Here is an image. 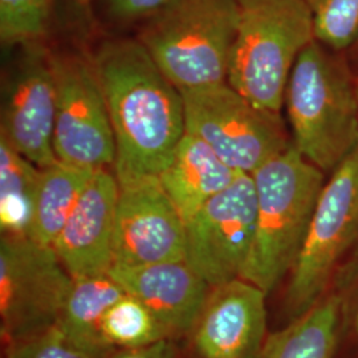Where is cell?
Returning a JSON list of instances; mask_svg holds the SVG:
<instances>
[{"label": "cell", "mask_w": 358, "mask_h": 358, "mask_svg": "<svg viewBox=\"0 0 358 358\" xmlns=\"http://www.w3.org/2000/svg\"><path fill=\"white\" fill-rule=\"evenodd\" d=\"M93 64L115 133L118 185L159 178L186 133L180 92L137 38L105 40Z\"/></svg>", "instance_id": "cell-1"}, {"label": "cell", "mask_w": 358, "mask_h": 358, "mask_svg": "<svg viewBox=\"0 0 358 358\" xmlns=\"http://www.w3.org/2000/svg\"><path fill=\"white\" fill-rule=\"evenodd\" d=\"M251 176L256 192L255 236L241 279L269 294L300 255L325 173L291 145Z\"/></svg>", "instance_id": "cell-2"}, {"label": "cell", "mask_w": 358, "mask_h": 358, "mask_svg": "<svg viewBox=\"0 0 358 358\" xmlns=\"http://www.w3.org/2000/svg\"><path fill=\"white\" fill-rule=\"evenodd\" d=\"M294 148L332 173L358 145V90L345 66L313 40L294 63L285 90Z\"/></svg>", "instance_id": "cell-3"}, {"label": "cell", "mask_w": 358, "mask_h": 358, "mask_svg": "<svg viewBox=\"0 0 358 358\" xmlns=\"http://www.w3.org/2000/svg\"><path fill=\"white\" fill-rule=\"evenodd\" d=\"M238 27L227 83L251 103L280 113L300 53L316 40L304 0H236Z\"/></svg>", "instance_id": "cell-4"}, {"label": "cell", "mask_w": 358, "mask_h": 358, "mask_svg": "<svg viewBox=\"0 0 358 358\" xmlns=\"http://www.w3.org/2000/svg\"><path fill=\"white\" fill-rule=\"evenodd\" d=\"M236 0H170L137 38L178 90L227 83Z\"/></svg>", "instance_id": "cell-5"}, {"label": "cell", "mask_w": 358, "mask_h": 358, "mask_svg": "<svg viewBox=\"0 0 358 358\" xmlns=\"http://www.w3.org/2000/svg\"><path fill=\"white\" fill-rule=\"evenodd\" d=\"M179 92L186 131L239 173L252 174L291 146L280 113L259 108L229 83Z\"/></svg>", "instance_id": "cell-6"}, {"label": "cell", "mask_w": 358, "mask_h": 358, "mask_svg": "<svg viewBox=\"0 0 358 358\" xmlns=\"http://www.w3.org/2000/svg\"><path fill=\"white\" fill-rule=\"evenodd\" d=\"M357 242L358 145L322 186L285 294L292 319L329 289L336 267Z\"/></svg>", "instance_id": "cell-7"}, {"label": "cell", "mask_w": 358, "mask_h": 358, "mask_svg": "<svg viewBox=\"0 0 358 358\" xmlns=\"http://www.w3.org/2000/svg\"><path fill=\"white\" fill-rule=\"evenodd\" d=\"M73 284L52 245L27 235H1L0 333L6 344L57 325Z\"/></svg>", "instance_id": "cell-8"}, {"label": "cell", "mask_w": 358, "mask_h": 358, "mask_svg": "<svg viewBox=\"0 0 358 358\" xmlns=\"http://www.w3.org/2000/svg\"><path fill=\"white\" fill-rule=\"evenodd\" d=\"M56 85L53 148L60 162L83 169L113 167L115 133L93 62L51 53Z\"/></svg>", "instance_id": "cell-9"}, {"label": "cell", "mask_w": 358, "mask_h": 358, "mask_svg": "<svg viewBox=\"0 0 358 358\" xmlns=\"http://www.w3.org/2000/svg\"><path fill=\"white\" fill-rule=\"evenodd\" d=\"M255 226V183L242 173L186 222L185 260L211 287L239 279Z\"/></svg>", "instance_id": "cell-10"}, {"label": "cell", "mask_w": 358, "mask_h": 358, "mask_svg": "<svg viewBox=\"0 0 358 358\" xmlns=\"http://www.w3.org/2000/svg\"><path fill=\"white\" fill-rule=\"evenodd\" d=\"M56 85L51 52L41 44L22 47L8 76L0 134L38 167L57 162L53 148Z\"/></svg>", "instance_id": "cell-11"}, {"label": "cell", "mask_w": 358, "mask_h": 358, "mask_svg": "<svg viewBox=\"0 0 358 358\" xmlns=\"http://www.w3.org/2000/svg\"><path fill=\"white\" fill-rule=\"evenodd\" d=\"M186 223L159 178L120 186L113 266H146L185 259Z\"/></svg>", "instance_id": "cell-12"}, {"label": "cell", "mask_w": 358, "mask_h": 358, "mask_svg": "<svg viewBox=\"0 0 358 358\" xmlns=\"http://www.w3.org/2000/svg\"><path fill=\"white\" fill-rule=\"evenodd\" d=\"M267 292L235 279L211 288L189 334L196 358H256L267 338Z\"/></svg>", "instance_id": "cell-13"}, {"label": "cell", "mask_w": 358, "mask_h": 358, "mask_svg": "<svg viewBox=\"0 0 358 358\" xmlns=\"http://www.w3.org/2000/svg\"><path fill=\"white\" fill-rule=\"evenodd\" d=\"M118 194L115 173L97 169L52 244L72 278L108 275L113 267Z\"/></svg>", "instance_id": "cell-14"}, {"label": "cell", "mask_w": 358, "mask_h": 358, "mask_svg": "<svg viewBox=\"0 0 358 358\" xmlns=\"http://www.w3.org/2000/svg\"><path fill=\"white\" fill-rule=\"evenodd\" d=\"M109 275L150 309L170 338L192 332L213 288L185 259L136 267L113 266Z\"/></svg>", "instance_id": "cell-15"}, {"label": "cell", "mask_w": 358, "mask_h": 358, "mask_svg": "<svg viewBox=\"0 0 358 358\" xmlns=\"http://www.w3.org/2000/svg\"><path fill=\"white\" fill-rule=\"evenodd\" d=\"M241 174L207 143L186 131L159 182L186 223Z\"/></svg>", "instance_id": "cell-16"}, {"label": "cell", "mask_w": 358, "mask_h": 358, "mask_svg": "<svg viewBox=\"0 0 358 358\" xmlns=\"http://www.w3.org/2000/svg\"><path fill=\"white\" fill-rule=\"evenodd\" d=\"M344 309L345 294L328 289L287 327L268 334L256 358H333Z\"/></svg>", "instance_id": "cell-17"}, {"label": "cell", "mask_w": 358, "mask_h": 358, "mask_svg": "<svg viewBox=\"0 0 358 358\" xmlns=\"http://www.w3.org/2000/svg\"><path fill=\"white\" fill-rule=\"evenodd\" d=\"M127 294L108 275L73 278L57 328L81 350L97 358L113 355L103 333V321L108 309Z\"/></svg>", "instance_id": "cell-18"}, {"label": "cell", "mask_w": 358, "mask_h": 358, "mask_svg": "<svg viewBox=\"0 0 358 358\" xmlns=\"http://www.w3.org/2000/svg\"><path fill=\"white\" fill-rule=\"evenodd\" d=\"M94 171L60 161L40 167L27 236L52 245Z\"/></svg>", "instance_id": "cell-19"}, {"label": "cell", "mask_w": 358, "mask_h": 358, "mask_svg": "<svg viewBox=\"0 0 358 358\" xmlns=\"http://www.w3.org/2000/svg\"><path fill=\"white\" fill-rule=\"evenodd\" d=\"M40 167L19 153L0 134V229L1 235H27Z\"/></svg>", "instance_id": "cell-20"}, {"label": "cell", "mask_w": 358, "mask_h": 358, "mask_svg": "<svg viewBox=\"0 0 358 358\" xmlns=\"http://www.w3.org/2000/svg\"><path fill=\"white\" fill-rule=\"evenodd\" d=\"M103 333L113 349H137L171 340L150 309L129 294L117 300L105 313Z\"/></svg>", "instance_id": "cell-21"}, {"label": "cell", "mask_w": 358, "mask_h": 358, "mask_svg": "<svg viewBox=\"0 0 358 358\" xmlns=\"http://www.w3.org/2000/svg\"><path fill=\"white\" fill-rule=\"evenodd\" d=\"M56 0H0L3 45L41 44L51 32Z\"/></svg>", "instance_id": "cell-22"}, {"label": "cell", "mask_w": 358, "mask_h": 358, "mask_svg": "<svg viewBox=\"0 0 358 358\" xmlns=\"http://www.w3.org/2000/svg\"><path fill=\"white\" fill-rule=\"evenodd\" d=\"M321 45L341 51L358 43V0H304Z\"/></svg>", "instance_id": "cell-23"}, {"label": "cell", "mask_w": 358, "mask_h": 358, "mask_svg": "<svg viewBox=\"0 0 358 358\" xmlns=\"http://www.w3.org/2000/svg\"><path fill=\"white\" fill-rule=\"evenodd\" d=\"M6 345V358H97L72 344L57 327Z\"/></svg>", "instance_id": "cell-24"}, {"label": "cell", "mask_w": 358, "mask_h": 358, "mask_svg": "<svg viewBox=\"0 0 358 358\" xmlns=\"http://www.w3.org/2000/svg\"><path fill=\"white\" fill-rule=\"evenodd\" d=\"M170 0H93V13L110 26L143 24Z\"/></svg>", "instance_id": "cell-25"}, {"label": "cell", "mask_w": 358, "mask_h": 358, "mask_svg": "<svg viewBox=\"0 0 358 358\" xmlns=\"http://www.w3.org/2000/svg\"><path fill=\"white\" fill-rule=\"evenodd\" d=\"M178 350L171 340L137 349H121L108 358H177Z\"/></svg>", "instance_id": "cell-26"}, {"label": "cell", "mask_w": 358, "mask_h": 358, "mask_svg": "<svg viewBox=\"0 0 358 358\" xmlns=\"http://www.w3.org/2000/svg\"><path fill=\"white\" fill-rule=\"evenodd\" d=\"M66 8L80 23L90 24L94 20L93 0H66Z\"/></svg>", "instance_id": "cell-27"}, {"label": "cell", "mask_w": 358, "mask_h": 358, "mask_svg": "<svg viewBox=\"0 0 358 358\" xmlns=\"http://www.w3.org/2000/svg\"><path fill=\"white\" fill-rule=\"evenodd\" d=\"M355 329H356V332L358 334V306L357 310H356V315H355Z\"/></svg>", "instance_id": "cell-28"}, {"label": "cell", "mask_w": 358, "mask_h": 358, "mask_svg": "<svg viewBox=\"0 0 358 358\" xmlns=\"http://www.w3.org/2000/svg\"><path fill=\"white\" fill-rule=\"evenodd\" d=\"M357 90H358V84H357Z\"/></svg>", "instance_id": "cell-29"}]
</instances>
